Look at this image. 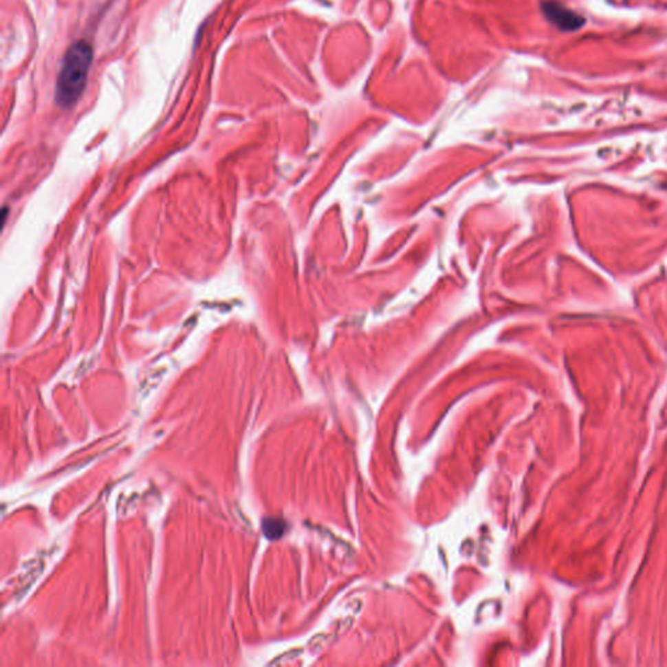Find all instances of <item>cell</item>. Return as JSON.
Wrapping results in <instances>:
<instances>
[{"mask_svg":"<svg viewBox=\"0 0 667 667\" xmlns=\"http://www.w3.org/2000/svg\"><path fill=\"white\" fill-rule=\"evenodd\" d=\"M93 62V49L87 41H77L64 54L56 80L55 100L62 109H71L84 93Z\"/></svg>","mask_w":667,"mask_h":667,"instance_id":"cell-1","label":"cell"},{"mask_svg":"<svg viewBox=\"0 0 667 667\" xmlns=\"http://www.w3.org/2000/svg\"><path fill=\"white\" fill-rule=\"evenodd\" d=\"M543 12L546 19L562 32H576L585 25V19L581 14L569 10L565 4L556 0L544 1Z\"/></svg>","mask_w":667,"mask_h":667,"instance_id":"cell-2","label":"cell"},{"mask_svg":"<svg viewBox=\"0 0 667 667\" xmlns=\"http://www.w3.org/2000/svg\"><path fill=\"white\" fill-rule=\"evenodd\" d=\"M262 531L267 538L276 540L285 533V523L278 519L265 520L262 524Z\"/></svg>","mask_w":667,"mask_h":667,"instance_id":"cell-3","label":"cell"}]
</instances>
